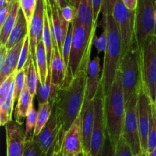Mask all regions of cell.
<instances>
[{
    "label": "cell",
    "instance_id": "1",
    "mask_svg": "<svg viewBox=\"0 0 156 156\" xmlns=\"http://www.w3.org/2000/svg\"><path fill=\"white\" fill-rule=\"evenodd\" d=\"M86 73L78 74L69 85L59 89L55 102L62 123V129L66 132L82 112L85 99Z\"/></svg>",
    "mask_w": 156,
    "mask_h": 156
},
{
    "label": "cell",
    "instance_id": "2",
    "mask_svg": "<svg viewBox=\"0 0 156 156\" xmlns=\"http://www.w3.org/2000/svg\"><path fill=\"white\" fill-rule=\"evenodd\" d=\"M103 21L105 23V48L101 85L104 97H105L109 94L120 69L122 42L118 27L113 15L103 17Z\"/></svg>",
    "mask_w": 156,
    "mask_h": 156
},
{
    "label": "cell",
    "instance_id": "3",
    "mask_svg": "<svg viewBox=\"0 0 156 156\" xmlns=\"http://www.w3.org/2000/svg\"><path fill=\"white\" fill-rule=\"evenodd\" d=\"M95 31L90 34L76 18L73 21V34L68 68L63 86L69 85L78 74L86 73L89 63Z\"/></svg>",
    "mask_w": 156,
    "mask_h": 156
},
{
    "label": "cell",
    "instance_id": "4",
    "mask_svg": "<svg viewBox=\"0 0 156 156\" xmlns=\"http://www.w3.org/2000/svg\"><path fill=\"white\" fill-rule=\"evenodd\" d=\"M125 110L121 73L119 69L109 94L104 97V112L107 133L114 146L122 136Z\"/></svg>",
    "mask_w": 156,
    "mask_h": 156
},
{
    "label": "cell",
    "instance_id": "5",
    "mask_svg": "<svg viewBox=\"0 0 156 156\" xmlns=\"http://www.w3.org/2000/svg\"><path fill=\"white\" fill-rule=\"evenodd\" d=\"M125 106L142 84L140 51L136 40L129 50L122 55L120 64Z\"/></svg>",
    "mask_w": 156,
    "mask_h": 156
},
{
    "label": "cell",
    "instance_id": "6",
    "mask_svg": "<svg viewBox=\"0 0 156 156\" xmlns=\"http://www.w3.org/2000/svg\"><path fill=\"white\" fill-rule=\"evenodd\" d=\"M142 85L154 102L156 94V37L152 34L140 50Z\"/></svg>",
    "mask_w": 156,
    "mask_h": 156
},
{
    "label": "cell",
    "instance_id": "7",
    "mask_svg": "<svg viewBox=\"0 0 156 156\" xmlns=\"http://www.w3.org/2000/svg\"><path fill=\"white\" fill-rule=\"evenodd\" d=\"M156 0H138L136 9L135 40L139 50L146 40L154 34Z\"/></svg>",
    "mask_w": 156,
    "mask_h": 156
},
{
    "label": "cell",
    "instance_id": "8",
    "mask_svg": "<svg viewBox=\"0 0 156 156\" xmlns=\"http://www.w3.org/2000/svg\"><path fill=\"white\" fill-rule=\"evenodd\" d=\"M125 108L121 136L129 144L136 156L142 152L138 121V92L133 94Z\"/></svg>",
    "mask_w": 156,
    "mask_h": 156
},
{
    "label": "cell",
    "instance_id": "9",
    "mask_svg": "<svg viewBox=\"0 0 156 156\" xmlns=\"http://www.w3.org/2000/svg\"><path fill=\"white\" fill-rule=\"evenodd\" d=\"M118 27L122 42V55L124 54L135 41L136 11L126 7L122 0H118L112 14Z\"/></svg>",
    "mask_w": 156,
    "mask_h": 156
},
{
    "label": "cell",
    "instance_id": "10",
    "mask_svg": "<svg viewBox=\"0 0 156 156\" xmlns=\"http://www.w3.org/2000/svg\"><path fill=\"white\" fill-rule=\"evenodd\" d=\"M94 110V126L91 140V151L89 156H98L103 147L107 129L104 112V94L102 85L99 87L93 100Z\"/></svg>",
    "mask_w": 156,
    "mask_h": 156
},
{
    "label": "cell",
    "instance_id": "11",
    "mask_svg": "<svg viewBox=\"0 0 156 156\" xmlns=\"http://www.w3.org/2000/svg\"><path fill=\"white\" fill-rule=\"evenodd\" d=\"M137 92H138V121L141 149L142 152H148V138H149V127H150L152 101L149 94L143 88L142 84Z\"/></svg>",
    "mask_w": 156,
    "mask_h": 156
},
{
    "label": "cell",
    "instance_id": "12",
    "mask_svg": "<svg viewBox=\"0 0 156 156\" xmlns=\"http://www.w3.org/2000/svg\"><path fill=\"white\" fill-rule=\"evenodd\" d=\"M46 13V0H37L36 9L28 25V37L30 43V54L35 62L36 50L38 44L42 41ZM36 65V64H35Z\"/></svg>",
    "mask_w": 156,
    "mask_h": 156
},
{
    "label": "cell",
    "instance_id": "13",
    "mask_svg": "<svg viewBox=\"0 0 156 156\" xmlns=\"http://www.w3.org/2000/svg\"><path fill=\"white\" fill-rule=\"evenodd\" d=\"M62 152L65 156H75L83 152L82 118L81 114L64 134Z\"/></svg>",
    "mask_w": 156,
    "mask_h": 156
},
{
    "label": "cell",
    "instance_id": "14",
    "mask_svg": "<svg viewBox=\"0 0 156 156\" xmlns=\"http://www.w3.org/2000/svg\"><path fill=\"white\" fill-rule=\"evenodd\" d=\"M46 9L48 15L49 22L51 27L52 36L55 37L58 48L62 56V47L66 37V34L68 32L69 23L64 19L60 9L58 8L51 9L47 0H46Z\"/></svg>",
    "mask_w": 156,
    "mask_h": 156
},
{
    "label": "cell",
    "instance_id": "15",
    "mask_svg": "<svg viewBox=\"0 0 156 156\" xmlns=\"http://www.w3.org/2000/svg\"><path fill=\"white\" fill-rule=\"evenodd\" d=\"M7 156H24L25 133L16 122L11 121L5 125Z\"/></svg>",
    "mask_w": 156,
    "mask_h": 156
},
{
    "label": "cell",
    "instance_id": "16",
    "mask_svg": "<svg viewBox=\"0 0 156 156\" xmlns=\"http://www.w3.org/2000/svg\"><path fill=\"white\" fill-rule=\"evenodd\" d=\"M102 73H101L100 59L96 56L91 59L86 72V90L85 101H93L99 87L101 85Z\"/></svg>",
    "mask_w": 156,
    "mask_h": 156
},
{
    "label": "cell",
    "instance_id": "17",
    "mask_svg": "<svg viewBox=\"0 0 156 156\" xmlns=\"http://www.w3.org/2000/svg\"><path fill=\"white\" fill-rule=\"evenodd\" d=\"M82 118V139H83V151L86 156H89L91 151V140L94 126V103L84 102L81 112Z\"/></svg>",
    "mask_w": 156,
    "mask_h": 156
},
{
    "label": "cell",
    "instance_id": "18",
    "mask_svg": "<svg viewBox=\"0 0 156 156\" xmlns=\"http://www.w3.org/2000/svg\"><path fill=\"white\" fill-rule=\"evenodd\" d=\"M53 50L52 56L50 73H51L52 84L56 88L60 89L63 85L66 75V68L63 58L58 48L56 41L53 38Z\"/></svg>",
    "mask_w": 156,
    "mask_h": 156
},
{
    "label": "cell",
    "instance_id": "19",
    "mask_svg": "<svg viewBox=\"0 0 156 156\" xmlns=\"http://www.w3.org/2000/svg\"><path fill=\"white\" fill-rule=\"evenodd\" d=\"M76 9V18L90 34L95 31L98 23L94 22L92 0H73Z\"/></svg>",
    "mask_w": 156,
    "mask_h": 156
},
{
    "label": "cell",
    "instance_id": "20",
    "mask_svg": "<svg viewBox=\"0 0 156 156\" xmlns=\"http://www.w3.org/2000/svg\"><path fill=\"white\" fill-rule=\"evenodd\" d=\"M24 42V40H23L12 49L8 50L4 65L0 69V84L3 83L10 76L16 73Z\"/></svg>",
    "mask_w": 156,
    "mask_h": 156
},
{
    "label": "cell",
    "instance_id": "21",
    "mask_svg": "<svg viewBox=\"0 0 156 156\" xmlns=\"http://www.w3.org/2000/svg\"><path fill=\"white\" fill-rule=\"evenodd\" d=\"M27 35H28V24L22 10L20 9L15 25L11 32V34L5 45L8 50L12 49L18 43L25 39Z\"/></svg>",
    "mask_w": 156,
    "mask_h": 156
},
{
    "label": "cell",
    "instance_id": "22",
    "mask_svg": "<svg viewBox=\"0 0 156 156\" xmlns=\"http://www.w3.org/2000/svg\"><path fill=\"white\" fill-rule=\"evenodd\" d=\"M20 9H21V6H20L19 2H14L10 12H9V15L5 18L4 23L0 26V42H1V45L5 46L7 44L11 32L15 27V23L17 21L18 12H19Z\"/></svg>",
    "mask_w": 156,
    "mask_h": 156
},
{
    "label": "cell",
    "instance_id": "23",
    "mask_svg": "<svg viewBox=\"0 0 156 156\" xmlns=\"http://www.w3.org/2000/svg\"><path fill=\"white\" fill-rule=\"evenodd\" d=\"M24 70L25 73V85L30 95L34 98L36 95L38 85L41 82L35 62L30 56L24 66Z\"/></svg>",
    "mask_w": 156,
    "mask_h": 156
},
{
    "label": "cell",
    "instance_id": "24",
    "mask_svg": "<svg viewBox=\"0 0 156 156\" xmlns=\"http://www.w3.org/2000/svg\"><path fill=\"white\" fill-rule=\"evenodd\" d=\"M58 91H59V88H56L52 84L51 73H50V70H49L45 84L41 85L40 83L38 85L37 91V99L38 104L43 105L47 102H53L56 99Z\"/></svg>",
    "mask_w": 156,
    "mask_h": 156
},
{
    "label": "cell",
    "instance_id": "25",
    "mask_svg": "<svg viewBox=\"0 0 156 156\" xmlns=\"http://www.w3.org/2000/svg\"><path fill=\"white\" fill-rule=\"evenodd\" d=\"M34 98L30 95L27 86L24 87L22 93L19 98L18 103H17L16 108H15V122L19 125L23 123L24 119L27 117V113L30 110V105L33 102Z\"/></svg>",
    "mask_w": 156,
    "mask_h": 156
},
{
    "label": "cell",
    "instance_id": "26",
    "mask_svg": "<svg viewBox=\"0 0 156 156\" xmlns=\"http://www.w3.org/2000/svg\"><path fill=\"white\" fill-rule=\"evenodd\" d=\"M37 69L40 77V82L41 85L45 84L47 81V76L49 73L48 63H47V57L46 53L45 47L43 41H41L37 47L36 50V59H35Z\"/></svg>",
    "mask_w": 156,
    "mask_h": 156
},
{
    "label": "cell",
    "instance_id": "27",
    "mask_svg": "<svg viewBox=\"0 0 156 156\" xmlns=\"http://www.w3.org/2000/svg\"><path fill=\"white\" fill-rule=\"evenodd\" d=\"M14 103H15V81L12 84V88L5 101L0 106V124L1 126H5L12 121Z\"/></svg>",
    "mask_w": 156,
    "mask_h": 156
},
{
    "label": "cell",
    "instance_id": "28",
    "mask_svg": "<svg viewBox=\"0 0 156 156\" xmlns=\"http://www.w3.org/2000/svg\"><path fill=\"white\" fill-rule=\"evenodd\" d=\"M52 108H53L52 102H47V103L43 104V105H39L37 118L36 126H35L34 132V136H37L43 128L47 124L50 115H51Z\"/></svg>",
    "mask_w": 156,
    "mask_h": 156
},
{
    "label": "cell",
    "instance_id": "29",
    "mask_svg": "<svg viewBox=\"0 0 156 156\" xmlns=\"http://www.w3.org/2000/svg\"><path fill=\"white\" fill-rule=\"evenodd\" d=\"M37 118V111L35 109L33 101L31 105H30V110L27 113V117H26L25 131H24L26 141L34 137V128L36 126Z\"/></svg>",
    "mask_w": 156,
    "mask_h": 156
},
{
    "label": "cell",
    "instance_id": "30",
    "mask_svg": "<svg viewBox=\"0 0 156 156\" xmlns=\"http://www.w3.org/2000/svg\"><path fill=\"white\" fill-rule=\"evenodd\" d=\"M156 148V114L153 102L152 104V112L150 117L149 138H148V152H152Z\"/></svg>",
    "mask_w": 156,
    "mask_h": 156
},
{
    "label": "cell",
    "instance_id": "31",
    "mask_svg": "<svg viewBox=\"0 0 156 156\" xmlns=\"http://www.w3.org/2000/svg\"><path fill=\"white\" fill-rule=\"evenodd\" d=\"M24 156H46L45 152L34 136L25 142Z\"/></svg>",
    "mask_w": 156,
    "mask_h": 156
},
{
    "label": "cell",
    "instance_id": "32",
    "mask_svg": "<svg viewBox=\"0 0 156 156\" xmlns=\"http://www.w3.org/2000/svg\"><path fill=\"white\" fill-rule=\"evenodd\" d=\"M73 21L70 23L69 26L68 32L66 34V37L64 41L63 47H62V58L65 62L66 68H68L69 59V54L71 51L72 42H73Z\"/></svg>",
    "mask_w": 156,
    "mask_h": 156
},
{
    "label": "cell",
    "instance_id": "33",
    "mask_svg": "<svg viewBox=\"0 0 156 156\" xmlns=\"http://www.w3.org/2000/svg\"><path fill=\"white\" fill-rule=\"evenodd\" d=\"M19 2L21 9L22 10L29 25L36 9L37 0H20Z\"/></svg>",
    "mask_w": 156,
    "mask_h": 156
},
{
    "label": "cell",
    "instance_id": "34",
    "mask_svg": "<svg viewBox=\"0 0 156 156\" xmlns=\"http://www.w3.org/2000/svg\"><path fill=\"white\" fill-rule=\"evenodd\" d=\"M25 87V73L24 70L16 73L15 78V102L18 101L19 98Z\"/></svg>",
    "mask_w": 156,
    "mask_h": 156
},
{
    "label": "cell",
    "instance_id": "35",
    "mask_svg": "<svg viewBox=\"0 0 156 156\" xmlns=\"http://www.w3.org/2000/svg\"><path fill=\"white\" fill-rule=\"evenodd\" d=\"M30 56V43H29V37H28V35H27V36L25 37V39H24V44H23L22 50H21V56H20L19 62H18V68H17L16 73L24 69V66H25L26 63H27Z\"/></svg>",
    "mask_w": 156,
    "mask_h": 156
},
{
    "label": "cell",
    "instance_id": "36",
    "mask_svg": "<svg viewBox=\"0 0 156 156\" xmlns=\"http://www.w3.org/2000/svg\"><path fill=\"white\" fill-rule=\"evenodd\" d=\"M15 75L16 73L10 76L3 83L1 84V86H0V106L3 105V103L5 101L6 98H8V95L12 88V84L15 81Z\"/></svg>",
    "mask_w": 156,
    "mask_h": 156
},
{
    "label": "cell",
    "instance_id": "37",
    "mask_svg": "<svg viewBox=\"0 0 156 156\" xmlns=\"http://www.w3.org/2000/svg\"><path fill=\"white\" fill-rule=\"evenodd\" d=\"M115 156H135L130 146L122 136L115 146Z\"/></svg>",
    "mask_w": 156,
    "mask_h": 156
},
{
    "label": "cell",
    "instance_id": "38",
    "mask_svg": "<svg viewBox=\"0 0 156 156\" xmlns=\"http://www.w3.org/2000/svg\"><path fill=\"white\" fill-rule=\"evenodd\" d=\"M98 156H115V146L113 145L108 133H106L103 147Z\"/></svg>",
    "mask_w": 156,
    "mask_h": 156
},
{
    "label": "cell",
    "instance_id": "39",
    "mask_svg": "<svg viewBox=\"0 0 156 156\" xmlns=\"http://www.w3.org/2000/svg\"><path fill=\"white\" fill-rule=\"evenodd\" d=\"M64 19L68 23H72L76 18V9L73 5H67L60 9Z\"/></svg>",
    "mask_w": 156,
    "mask_h": 156
},
{
    "label": "cell",
    "instance_id": "40",
    "mask_svg": "<svg viewBox=\"0 0 156 156\" xmlns=\"http://www.w3.org/2000/svg\"><path fill=\"white\" fill-rule=\"evenodd\" d=\"M118 0H103L101 7V13L103 17L112 15L114 6Z\"/></svg>",
    "mask_w": 156,
    "mask_h": 156
},
{
    "label": "cell",
    "instance_id": "41",
    "mask_svg": "<svg viewBox=\"0 0 156 156\" xmlns=\"http://www.w3.org/2000/svg\"><path fill=\"white\" fill-rule=\"evenodd\" d=\"M102 2H103V0H92L93 16H94V22L95 24L98 23L99 14L101 12Z\"/></svg>",
    "mask_w": 156,
    "mask_h": 156
},
{
    "label": "cell",
    "instance_id": "42",
    "mask_svg": "<svg viewBox=\"0 0 156 156\" xmlns=\"http://www.w3.org/2000/svg\"><path fill=\"white\" fill-rule=\"evenodd\" d=\"M12 5H13V3H8L6 5L1 8V9H0V26L4 23L5 20L9 15Z\"/></svg>",
    "mask_w": 156,
    "mask_h": 156
},
{
    "label": "cell",
    "instance_id": "43",
    "mask_svg": "<svg viewBox=\"0 0 156 156\" xmlns=\"http://www.w3.org/2000/svg\"><path fill=\"white\" fill-rule=\"evenodd\" d=\"M8 49L6 46L1 45L0 47V69L2 68L3 65H4L5 60L6 56H7Z\"/></svg>",
    "mask_w": 156,
    "mask_h": 156
},
{
    "label": "cell",
    "instance_id": "44",
    "mask_svg": "<svg viewBox=\"0 0 156 156\" xmlns=\"http://www.w3.org/2000/svg\"><path fill=\"white\" fill-rule=\"evenodd\" d=\"M56 6L59 9L67 5H73V0H54Z\"/></svg>",
    "mask_w": 156,
    "mask_h": 156
},
{
    "label": "cell",
    "instance_id": "45",
    "mask_svg": "<svg viewBox=\"0 0 156 156\" xmlns=\"http://www.w3.org/2000/svg\"><path fill=\"white\" fill-rule=\"evenodd\" d=\"M123 4L130 10H136L138 4V0H122Z\"/></svg>",
    "mask_w": 156,
    "mask_h": 156
},
{
    "label": "cell",
    "instance_id": "46",
    "mask_svg": "<svg viewBox=\"0 0 156 156\" xmlns=\"http://www.w3.org/2000/svg\"><path fill=\"white\" fill-rule=\"evenodd\" d=\"M48 2V3L50 4V6L51 7V9H54V8H57L56 6V3H55L54 0H47Z\"/></svg>",
    "mask_w": 156,
    "mask_h": 156
},
{
    "label": "cell",
    "instance_id": "47",
    "mask_svg": "<svg viewBox=\"0 0 156 156\" xmlns=\"http://www.w3.org/2000/svg\"><path fill=\"white\" fill-rule=\"evenodd\" d=\"M7 4V0H0V8L4 7V6L6 5Z\"/></svg>",
    "mask_w": 156,
    "mask_h": 156
},
{
    "label": "cell",
    "instance_id": "48",
    "mask_svg": "<svg viewBox=\"0 0 156 156\" xmlns=\"http://www.w3.org/2000/svg\"><path fill=\"white\" fill-rule=\"evenodd\" d=\"M148 156H156V148H155L152 152H148Z\"/></svg>",
    "mask_w": 156,
    "mask_h": 156
},
{
    "label": "cell",
    "instance_id": "49",
    "mask_svg": "<svg viewBox=\"0 0 156 156\" xmlns=\"http://www.w3.org/2000/svg\"><path fill=\"white\" fill-rule=\"evenodd\" d=\"M53 156H65V155H64V154L62 153V150H60V151H59V152H55Z\"/></svg>",
    "mask_w": 156,
    "mask_h": 156
},
{
    "label": "cell",
    "instance_id": "50",
    "mask_svg": "<svg viewBox=\"0 0 156 156\" xmlns=\"http://www.w3.org/2000/svg\"><path fill=\"white\" fill-rule=\"evenodd\" d=\"M136 156H148V152H140V154H138V155H136Z\"/></svg>",
    "mask_w": 156,
    "mask_h": 156
},
{
    "label": "cell",
    "instance_id": "51",
    "mask_svg": "<svg viewBox=\"0 0 156 156\" xmlns=\"http://www.w3.org/2000/svg\"><path fill=\"white\" fill-rule=\"evenodd\" d=\"M154 34H155L156 37V10L155 13V27H154Z\"/></svg>",
    "mask_w": 156,
    "mask_h": 156
},
{
    "label": "cell",
    "instance_id": "52",
    "mask_svg": "<svg viewBox=\"0 0 156 156\" xmlns=\"http://www.w3.org/2000/svg\"><path fill=\"white\" fill-rule=\"evenodd\" d=\"M75 156H86V155H85V153L84 152V151H83V152H80V153L77 154V155H76Z\"/></svg>",
    "mask_w": 156,
    "mask_h": 156
},
{
    "label": "cell",
    "instance_id": "53",
    "mask_svg": "<svg viewBox=\"0 0 156 156\" xmlns=\"http://www.w3.org/2000/svg\"><path fill=\"white\" fill-rule=\"evenodd\" d=\"M20 0H7L8 3H14L15 2H19Z\"/></svg>",
    "mask_w": 156,
    "mask_h": 156
},
{
    "label": "cell",
    "instance_id": "54",
    "mask_svg": "<svg viewBox=\"0 0 156 156\" xmlns=\"http://www.w3.org/2000/svg\"><path fill=\"white\" fill-rule=\"evenodd\" d=\"M153 105H154V108H155V114H156V94H155V100H154V102H153Z\"/></svg>",
    "mask_w": 156,
    "mask_h": 156
},
{
    "label": "cell",
    "instance_id": "55",
    "mask_svg": "<svg viewBox=\"0 0 156 156\" xmlns=\"http://www.w3.org/2000/svg\"><path fill=\"white\" fill-rule=\"evenodd\" d=\"M69 156H73V155H69Z\"/></svg>",
    "mask_w": 156,
    "mask_h": 156
}]
</instances>
